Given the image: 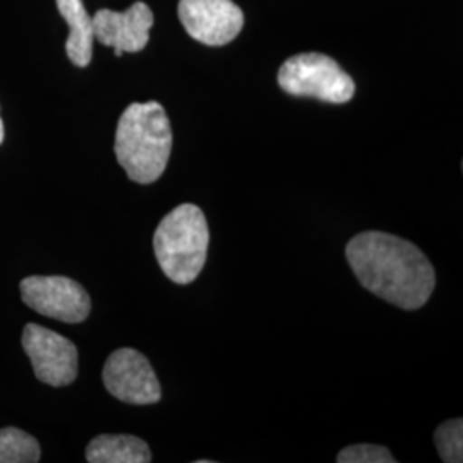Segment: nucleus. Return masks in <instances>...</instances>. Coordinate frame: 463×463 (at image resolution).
Here are the masks:
<instances>
[{"instance_id": "nucleus-1", "label": "nucleus", "mask_w": 463, "mask_h": 463, "mask_svg": "<svg viewBox=\"0 0 463 463\" xmlns=\"http://www.w3.org/2000/svg\"><path fill=\"white\" fill-rule=\"evenodd\" d=\"M359 283L405 311L420 309L434 290L436 273L420 249L384 232H363L345 248Z\"/></svg>"}, {"instance_id": "nucleus-2", "label": "nucleus", "mask_w": 463, "mask_h": 463, "mask_svg": "<svg viewBox=\"0 0 463 463\" xmlns=\"http://www.w3.org/2000/svg\"><path fill=\"white\" fill-rule=\"evenodd\" d=\"M172 151V128L158 101L129 105L117 124L116 156L137 184L158 181Z\"/></svg>"}, {"instance_id": "nucleus-3", "label": "nucleus", "mask_w": 463, "mask_h": 463, "mask_svg": "<svg viewBox=\"0 0 463 463\" xmlns=\"http://www.w3.org/2000/svg\"><path fill=\"white\" fill-rule=\"evenodd\" d=\"M210 246L206 216L196 204H181L160 222L153 235L158 265L168 280L187 285L204 268Z\"/></svg>"}, {"instance_id": "nucleus-4", "label": "nucleus", "mask_w": 463, "mask_h": 463, "mask_svg": "<svg viewBox=\"0 0 463 463\" xmlns=\"http://www.w3.org/2000/svg\"><path fill=\"white\" fill-rule=\"evenodd\" d=\"M281 90L294 97L347 103L354 99L355 83L347 72L325 53H298L283 62L279 71Z\"/></svg>"}, {"instance_id": "nucleus-5", "label": "nucleus", "mask_w": 463, "mask_h": 463, "mask_svg": "<svg viewBox=\"0 0 463 463\" xmlns=\"http://www.w3.org/2000/svg\"><path fill=\"white\" fill-rule=\"evenodd\" d=\"M23 302L36 313L64 323H81L91 311V298L67 277H28L21 281Z\"/></svg>"}, {"instance_id": "nucleus-6", "label": "nucleus", "mask_w": 463, "mask_h": 463, "mask_svg": "<svg viewBox=\"0 0 463 463\" xmlns=\"http://www.w3.org/2000/svg\"><path fill=\"white\" fill-rule=\"evenodd\" d=\"M23 348L36 378L50 386H66L78 376V348L66 336L30 323L23 331Z\"/></svg>"}, {"instance_id": "nucleus-7", "label": "nucleus", "mask_w": 463, "mask_h": 463, "mask_svg": "<svg viewBox=\"0 0 463 463\" xmlns=\"http://www.w3.org/2000/svg\"><path fill=\"white\" fill-rule=\"evenodd\" d=\"M103 383L110 395L133 405L160 402L162 386L148 359L134 348H118L105 363Z\"/></svg>"}, {"instance_id": "nucleus-8", "label": "nucleus", "mask_w": 463, "mask_h": 463, "mask_svg": "<svg viewBox=\"0 0 463 463\" xmlns=\"http://www.w3.org/2000/svg\"><path fill=\"white\" fill-rule=\"evenodd\" d=\"M179 19L199 43L222 47L242 32L244 14L232 0H181Z\"/></svg>"}, {"instance_id": "nucleus-9", "label": "nucleus", "mask_w": 463, "mask_h": 463, "mask_svg": "<svg viewBox=\"0 0 463 463\" xmlns=\"http://www.w3.org/2000/svg\"><path fill=\"white\" fill-rule=\"evenodd\" d=\"M155 17L145 2H136L128 11L116 13L101 9L93 16V34L101 45L116 50L117 57L124 52L136 53L148 45L149 30Z\"/></svg>"}, {"instance_id": "nucleus-10", "label": "nucleus", "mask_w": 463, "mask_h": 463, "mask_svg": "<svg viewBox=\"0 0 463 463\" xmlns=\"http://www.w3.org/2000/svg\"><path fill=\"white\" fill-rule=\"evenodd\" d=\"M61 16L69 26L66 52L69 61L78 67H86L93 57V17L88 14L83 0H57Z\"/></svg>"}, {"instance_id": "nucleus-11", "label": "nucleus", "mask_w": 463, "mask_h": 463, "mask_svg": "<svg viewBox=\"0 0 463 463\" xmlns=\"http://www.w3.org/2000/svg\"><path fill=\"white\" fill-rule=\"evenodd\" d=\"M90 463H148L149 447L139 438L129 434H101L86 448Z\"/></svg>"}, {"instance_id": "nucleus-12", "label": "nucleus", "mask_w": 463, "mask_h": 463, "mask_svg": "<svg viewBox=\"0 0 463 463\" xmlns=\"http://www.w3.org/2000/svg\"><path fill=\"white\" fill-rule=\"evenodd\" d=\"M40 445L32 434L17 428L0 430V463H36Z\"/></svg>"}, {"instance_id": "nucleus-13", "label": "nucleus", "mask_w": 463, "mask_h": 463, "mask_svg": "<svg viewBox=\"0 0 463 463\" xmlns=\"http://www.w3.org/2000/svg\"><path fill=\"white\" fill-rule=\"evenodd\" d=\"M439 458L447 463L463 462V420L451 419L441 424L434 434Z\"/></svg>"}, {"instance_id": "nucleus-14", "label": "nucleus", "mask_w": 463, "mask_h": 463, "mask_svg": "<svg viewBox=\"0 0 463 463\" xmlns=\"http://www.w3.org/2000/svg\"><path fill=\"white\" fill-rule=\"evenodd\" d=\"M338 463H395L388 448L380 445H352L344 448L338 457Z\"/></svg>"}, {"instance_id": "nucleus-15", "label": "nucleus", "mask_w": 463, "mask_h": 463, "mask_svg": "<svg viewBox=\"0 0 463 463\" xmlns=\"http://www.w3.org/2000/svg\"><path fill=\"white\" fill-rule=\"evenodd\" d=\"M4 141V124H2V117H0V145Z\"/></svg>"}]
</instances>
